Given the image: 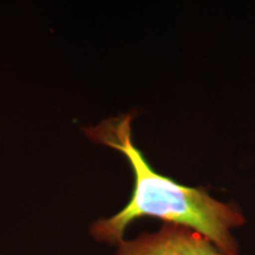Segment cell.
Here are the masks:
<instances>
[{
  "label": "cell",
  "mask_w": 255,
  "mask_h": 255,
  "mask_svg": "<svg viewBox=\"0 0 255 255\" xmlns=\"http://www.w3.org/2000/svg\"><path fill=\"white\" fill-rule=\"evenodd\" d=\"M132 120L133 113H128L85 129L96 143L122 152L135 178L127 206L111 218L96 221L91 227L92 237L117 246L124 240L130 223L149 216L164 223L186 226L202 234L223 253L238 255L239 244L233 229L246 225L240 207L216 200L202 188L184 186L155 171L133 143Z\"/></svg>",
  "instance_id": "6da1fadb"
},
{
  "label": "cell",
  "mask_w": 255,
  "mask_h": 255,
  "mask_svg": "<svg viewBox=\"0 0 255 255\" xmlns=\"http://www.w3.org/2000/svg\"><path fill=\"white\" fill-rule=\"evenodd\" d=\"M116 255H231L186 226L163 223L158 231L121 241ZM240 255V254H238Z\"/></svg>",
  "instance_id": "7a4b0ae2"
}]
</instances>
